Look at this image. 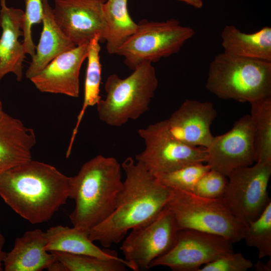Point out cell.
<instances>
[{
	"label": "cell",
	"instance_id": "6da1fadb",
	"mask_svg": "<svg viewBox=\"0 0 271 271\" xmlns=\"http://www.w3.org/2000/svg\"><path fill=\"white\" fill-rule=\"evenodd\" d=\"M125 178L113 212L89 232L92 241L104 248L117 244L129 230L156 218L165 208L172 189L160 183L155 176L132 157L121 164Z\"/></svg>",
	"mask_w": 271,
	"mask_h": 271
},
{
	"label": "cell",
	"instance_id": "7a4b0ae2",
	"mask_svg": "<svg viewBox=\"0 0 271 271\" xmlns=\"http://www.w3.org/2000/svg\"><path fill=\"white\" fill-rule=\"evenodd\" d=\"M71 177L31 160L0 175V197L32 224L49 221L69 198Z\"/></svg>",
	"mask_w": 271,
	"mask_h": 271
},
{
	"label": "cell",
	"instance_id": "3957f363",
	"mask_svg": "<svg viewBox=\"0 0 271 271\" xmlns=\"http://www.w3.org/2000/svg\"><path fill=\"white\" fill-rule=\"evenodd\" d=\"M121 169L115 158L99 155L71 177L69 198L75 206L69 218L74 227L89 233L113 212L123 185Z\"/></svg>",
	"mask_w": 271,
	"mask_h": 271
},
{
	"label": "cell",
	"instance_id": "277c9868",
	"mask_svg": "<svg viewBox=\"0 0 271 271\" xmlns=\"http://www.w3.org/2000/svg\"><path fill=\"white\" fill-rule=\"evenodd\" d=\"M205 86L225 100L250 103L271 96V62L219 53L210 64Z\"/></svg>",
	"mask_w": 271,
	"mask_h": 271
},
{
	"label": "cell",
	"instance_id": "5b68a950",
	"mask_svg": "<svg viewBox=\"0 0 271 271\" xmlns=\"http://www.w3.org/2000/svg\"><path fill=\"white\" fill-rule=\"evenodd\" d=\"M158 85L156 70L150 62L141 64L124 78L110 75L104 85L105 97L96 105L99 120L120 126L139 118L149 110Z\"/></svg>",
	"mask_w": 271,
	"mask_h": 271
},
{
	"label": "cell",
	"instance_id": "8992f818",
	"mask_svg": "<svg viewBox=\"0 0 271 271\" xmlns=\"http://www.w3.org/2000/svg\"><path fill=\"white\" fill-rule=\"evenodd\" d=\"M166 207L173 214L179 230L217 235L231 243L242 240L245 225L231 212L221 198H206L191 192L172 189Z\"/></svg>",
	"mask_w": 271,
	"mask_h": 271
},
{
	"label": "cell",
	"instance_id": "52a82bcc",
	"mask_svg": "<svg viewBox=\"0 0 271 271\" xmlns=\"http://www.w3.org/2000/svg\"><path fill=\"white\" fill-rule=\"evenodd\" d=\"M195 35L194 30L176 19L165 21L143 20L135 33L120 47L116 55L124 58L130 70L145 62H157L179 52Z\"/></svg>",
	"mask_w": 271,
	"mask_h": 271
},
{
	"label": "cell",
	"instance_id": "ba28073f",
	"mask_svg": "<svg viewBox=\"0 0 271 271\" xmlns=\"http://www.w3.org/2000/svg\"><path fill=\"white\" fill-rule=\"evenodd\" d=\"M255 163L235 169L229 174L221 198L231 212L244 225L258 218L271 202L267 192L271 162Z\"/></svg>",
	"mask_w": 271,
	"mask_h": 271
},
{
	"label": "cell",
	"instance_id": "9c48e42d",
	"mask_svg": "<svg viewBox=\"0 0 271 271\" xmlns=\"http://www.w3.org/2000/svg\"><path fill=\"white\" fill-rule=\"evenodd\" d=\"M145 148L136 161L154 175L171 172L186 166L206 162L207 150L186 145L169 132L166 120L138 130Z\"/></svg>",
	"mask_w": 271,
	"mask_h": 271
},
{
	"label": "cell",
	"instance_id": "30bf717a",
	"mask_svg": "<svg viewBox=\"0 0 271 271\" xmlns=\"http://www.w3.org/2000/svg\"><path fill=\"white\" fill-rule=\"evenodd\" d=\"M179 229L171 211L166 207L154 220L131 230L120 247L130 269L151 268L153 262L174 245Z\"/></svg>",
	"mask_w": 271,
	"mask_h": 271
},
{
	"label": "cell",
	"instance_id": "8fae6325",
	"mask_svg": "<svg viewBox=\"0 0 271 271\" xmlns=\"http://www.w3.org/2000/svg\"><path fill=\"white\" fill-rule=\"evenodd\" d=\"M232 244L217 235L181 229L173 247L154 260L151 268L164 266L173 271H198L205 264L233 252Z\"/></svg>",
	"mask_w": 271,
	"mask_h": 271
},
{
	"label": "cell",
	"instance_id": "7c38bea8",
	"mask_svg": "<svg viewBox=\"0 0 271 271\" xmlns=\"http://www.w3.org/2000/svg\"><path fill=\"white\" fill-rule=\"evenodd\" d=\"M206 150L205 163L227 177L235 169L253 164L256 158L250 115L240 118L227 132L213 137Z\"/></svg>",
	"mask_w": 271,
	"mask_h": 271
},
{
	"label": "cell",
	"instance_id": "4fadbf2b",
	"mask_svg": "<svg viewBox=\"0 0 271 271\" xmlns=\"http://www.w3.org/2000/svg\"><path fill=\"white\" fill-rule=\"evenodd\" d=\"M106 0H54V18L76 46L88 44L96 36L102 42V7Z\"/></svg>",
	"mask_w": 271,
	"mask_h": 271
},
{
	"label": "cell",
	"instance_id": "5bb4252c",
	"mask_svg": "<svg viewBox=\"0 0 271 271\" xmlns=\"http://www.w3.org/2000/svg\"><path fill=\"white\" fill-rule=\"evenodd\" d=\"M216 116L212 102L186 99L165 120L174 138L191 147L206 149L214 137L210 127Z\"/></svg>",
	"mask_w": 271,
	"mask_h": 271
},
{
	"label": "cell",
	"instance_id": "9a60e30c",
	"mask_svg": "<svg viewBox=\"0 0 271 271\" xmlns=\"http://www.w3.org/2000/svg\"><path fill=\"white\" fill-rule=\"evenodd\" d=\"M88 44L76 46L53 59L42 71L30 79L42 92L79 95V75L87 58Z\"/></svg>",
	"mask_w": 271,
	"mask_h": 271
},
{
	"label": "cell",
	"instance_id": "2e32d148",
	"mask_svg": "<svg viewBox=\"0 0 271 271\" xmlns=\"http://www.w3.org/2000/svg\"><path fill=\"white\" fill-rule=\"evenodd\" d=\"M0 81L9 73L15 74L17 80L23 77V63L26 54L24 44L19 41L23 36L22 26L24 11L8 7L6 0H0Z\"/></svg>",
	"mask_w": 271,
	"mask_h": 271
},
{
	"label": "cell",
	"instance_id": "e0dca14e",
	"mask_svg": "<svg viewBox=\"0 0 271 271\" xmlns=\"http://www.w3.org/2000/svg\"><path fill=\"white\" fill-rule=\"evenodd\" d=\"M36 143L34 130L5 112L0 118V175L32 160Z\"/></svg>",
	"mask_w": 271,
	"mask_h": 271
},
{
	"label": "cell",
	"instance_id": "ac0fdd59",
	"mask_svg": "<svg viewBox=\"0 0 271 271\" xmlns=\"http://www.w3.org/2000/svg\"><path fill=\"white\" fill-rule=\"evenodd\" d=\"M45 232L36 229L17 237L4 261L5 271H41L48 269L56 260L55 254L46 250Z\"/></svg>",
	"mask_w": 271,
	"mask_h": 271
},
{
	"label": "cell",
	"instance_id": "d6986e66",
	"mask_svg": "<svg viewBox=\"0 0 271 271\" xmlns=\"http://www.w3.org/2000/svg\"><path fill=\"white\" fill-rule=\"evenodd\" d=\"M43 29L35 54L25 76L31 79L42 71L53 59L76 47L55 21L48 0H42Z\"/></svg>",
	"mask_w": 271,
	"mask_h": 271
},
{
	"label": "cell",
	"instance_id": "ffe728a7",
	"mask_svg": "<svg viewBox=\"0 0 271 271\" xmlns=\"http://www.w3.org/2000/svg\"><path fill=\"white\" fill-rule=\"evenodd\" d=\"M45 233V249L48 251L84 254L106 259L120 258L116 250L100 248L90 239L88 233L74 226L59 225L49 228Z\"/></svg>",
	"mask_w": 271,
	"mask_h": 271
},
{
	"label": "cell",
	"instance_id": "44dd1931",
	"mask_svg": "<svg viewBox=\"0 0 271 271\" xmlns=\"http://www.w3.org/2000/svg\"><path fill=\"white\" fill-rule=\"evenodd\" d=\"M221 45L224 53L242 58L271 62V28L247 34L233 25L223 29Z\"/></svg>",
	"mask_w": 271,
	"mask_h": 271
},
{
	"label": "cell",
	"instance_id": "7402d4cb",
	"mask_svg": "<svg viewBox=\"0 0 271 271\" xmlns=\"http://www.w3.org/2000/svg\"><path fill=\"white\" fill-rule=\"evenodd\" d=\"M103 33L108 54H116L120 47L136 31L138 24L130 17L127 0H106L102 7Z\"/></svg>",
	"mask_w": 271,
	"mask_h": 271
},
{
	"label": "cell",
	"instance_id": "603a6c76",
	"mask_svg": "<svg viewBox=\"0 0 271 271\" xmlns=\"http://www.w3.org/2000/svg\"><path fill=\"white\" fill-rule=\"evenodd\" d=\"M100 42V37L96 36L88 43L87 56L88 63L84 83L83 105L77 116L76 122L72 131L66 152L67 157H69L71 154L73 143L86 109L89 106L96 105L101 99L100 95L101 80V65L99 55Z\"/></svg>",
	"mask_w": 271,
	"mask_h": 271
},
{
	"label": "cell",
	"instance_id": "cb8c5ba5",
	"mask_svg": "<svg viewBox=\"0 0 271 271\" xmlns=\"http://www.w3.org/2000/svg\"><path fill=\"white\" fill-rule=\"evenodd\" d=\"M250 104L255 162H271V96Z\"/></svg>",
	"mask_w": 271,
	"mask_h": 271
},
{
	"label": "cell",
	"instance_id": "d4e9b609",
	"mask_svg": "<svg viewBox=\"0 0 271 271\" xmlns=\"http://www.w3.org/2000/svg\"><path fill=\"white\" fill-rule=\"evenodd\" d=\"M64 265L66 271H125L129 264L122 258L106 259L60 251H51Z\"/></svg>",
	"mask_w": 271,
	"mask_h": 271
},
{
	"label": "cell",
	"instance_id": "484cf974",
	"mask_svg": "<svg viewBox=\"0 0 271 271\" xmlns=\"http://www.w3.org/2000/svg\"><path fill=\"white\" fill-rule=\"evenodd\" d=\"M242 240L257 249L259 259L271 257V202L258 218L245 225Z\"/></svg>",
	"mask_w": 271,
	"mask_h": 271
},
{
	"label": "cell",
	"instance_id": "4316f807",
	"mask_svg": "<svg viewBox=\"0 0 271 271\" xmlns=\"http://www.w3.org/2000/svg\"><path fill=\"white\" fill-rule=\"evenodd\" d=\"M210 169L208 164L199 163L154 175L160 183L171 189L191 192L200 178Z\"/></svg>",
	"mask_w": 271,
	"mask_h": 271
},
{
	"label": "cell",
	"instance_id": "83f0119b",
	"mask_svg": "<svg viewBox=\"0 0 271 271\" xmlns=\"http://www.w3.org/2000/svg\"><path fill=\"white\" fill-rule=\"evenodd\" d=\"M228 179L222 173L211 169L203 175L194 185L191 192L206 198H221Z\"/></svg>",
	"mask_w": 271,
	"mask_h": 271
},
{
	"label": "cell",
	"instance_id": "f1b7e54d",
	"mask_svg": "<svg viewBox=\"0 0 271 271\" xmlns=\"http://www.w3.org/2000/svg\"><path fill=\"white\" fill-rule=\"evenodd\" d=\"M43 7L42 0H25V11L22 30L23 32V44L26 54L32 58L36 51V46L32 36V27L33 25L42 22Z\"/></svg>",
	"mask_w": 271,
	"mask_h": 271
},
{
	"label": "cell",
	"instance_id": "f546056e",
	"mask_svg": "<svg viewBox=\"0 0 271 271\" xmlns=\"http://www.w3.org/2000/svg\"><path fill=\"white\" fill-rule=\"evenodd\" d=\"M253 266L242 253L233 252L205 264L198 271H246Z\"/></svg>",
	"mask_w": 271,
	"mask_h": 271
},
{
	"label": "cell",
	"instance_id": "4dcf8cb0",
	"mask_svg": "<svg viewBox=\"0 0 271 271\" xmlns=\"http://www.w3.org/2000/svg\"><path fill=\"white\" fill-rule=\"evenodd\" d=\"M5 242V238L2 234L0 229V271H3L4 270L3 264H4V261L7 255V252H5L3 250Z\"/></svg>",
	"mask_w": 271,
	"mask_h": 271
},
{
	"label": "cell",
	"instance_id": "1f68e13d",
	"mask_svg": "<svg viewBox=\"0 0 271 271\" xmlns=\"http://www.w3.org/2000/svg\"><path fill=\"white\" fill-rule=\"evenodd\" d=\"M253 266L256 270L258 271H270L271 269L270 259L269 261L264 264L260 261H258Z\"/></svg>",
	"mask_w": 271,
	"mask_h": 271
},
{
	"label": "cell",
	"instance_id": "d6a6232c",
	"mask_svg": "<svg viewBox=\"0 0 271 271\" xmlns=\"http://www.w3.org/2000/svg\"><path fill=\"white\" fill-rule=\"evenodd\" d=\"M178 1L185 3L197 9H200L203 6V2L202 0H178Z\"/></svg>",
	"mask_w": 271,
	"mask_h": 271
},
{
	"label": "cell",
	"instance_id": "836d02e7",
	"mask_svg": "<svg viewBox=\"0 0 271 271\" xmlns=\"http://www.w3.org/2000/svg\"><path fill=\"white\" fill-rule=\"evenodd\" d=\"M5 113V112L4 111L3 109L2 102L0 100V118L4 115Z\"/></svg>",
	"mask_w": 271,
	"mask_h": 271
}]
</instances>
